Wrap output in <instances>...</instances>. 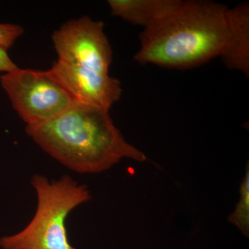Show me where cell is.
<instances>
[{
    "mask_svg": "<svg viewBox=\"0 0 249 249\" xmlns=\"http://www.w3.org/2000/svg\"><path fill=\"white\" fill-rule=\"evenodd\" d=\"M26 132L44 151L77 173H101L124 159L147 160L124 139L109 111L80 103L49 122L27 125Z\"/></svg>",
    "mask_w": 249,
    "mask_h": 249,
    "instance_id": "1",
    "label": "cell"
},
{
    "mask_svg": "<svg viewBox=\"0 0 249 249\" xmlns=\"http://www.w3.org/2000/svg\"><path fill=\"white\" fill-rule=\"evenodd\" d=\"M229 9L213 1L180 0L144 29L134 60L142 65L188 69L220 57L229 35Z\"/></svg>",
    "mask_w": 249,
    "mask_h": 249,
    "instance_id": "2",
    "label": "cell"
},
{
    "mask_svg": "<svg viewBox=\"0 0 249 249\" xmlns=\"http://www.w3.org/2000/svg\"><path fill=\"white\" fill-rule=\"evenodd\" d=\"M31 186L37 197L36 213L27 227L0 238L2 249H74L67 236L66 219L80 205L91 199L88 187L69 175L57 180L35 175Z\"/></svg>",
    "mask_w": 249,
    "mask_h": 249,
    "instance_id": "3",
    "label": "cell"
},
{
    "mask_svg": "<svg viewBox=\"0 0 249 249\" xmlns=\"http://www.w3.org/2000/svg\"><path fill=\"white\" fill-rule=\"evenodd\" d=\"M1 88L27 125L53 120L67 110L73 98L48 71L18 67L0 76Z\"/></svg>",
    "mask_w": 249,
    "mask_h": 249,
    "instance_id": "4",
    "label": "cell"
},
{
    "mask_svg": "<svg viewBox=\"0 0 249 249\" xmlns=\"http://www.w3.org/2000/svg\"><path fill=\"white\" fill-rule=\"evenodd\" d=\"M58 61L109 74L112 51L102 22L88 16L71 19L52 35Z\"/></svg>",
    "mask_w": 249,
    "mask_h": 249,
    "instance_id": "5",
    "label": "cell"
},
{
    "mask_svg": "<svg viewBox=\"0 0 249 249\" xmlns=\"http://www.w3.org/2000/svg\"><path fill=\"white\" fill-rule=\"evenodd\" d=\"M49 71L74 102L109 111L121 98L120 81L109 74L58 60Z\"/></svg>",
    "mask_w": 249,
    "mask_h": 249,
    "instance_id": "6",
    "label": "cell"
},
{
    "mask_svg": "<svg viewBox=\"0 0 249 249\" xmlns=\"http://www.w3.org/2000/svg\"><path fill=\"white\" fill-rule=\"evenodd\" d=\"M229 70L249 75V4L240 3L229 9V35L221 55Z\"/></svg>",
    "mask_w": 249,
    "mask_h": 249,
    "instance_id": "7",
    "label": "cell"
},
{
    "mask_svg": "<svg viewBox=\"0 0 249 249\" xmlns=\"http://www.w3.org/2000/svg\"><path fill=\"white\" fill-rule=\"evenodd\" d=\"M180 0H109L112 16L144 29L168 14Z\"/></svg>",
    "mask_w": 249,
    "mask_h": 249,
    "instance_id": "8",
    "label": "cell"
},
{
    "mask_svg": "<svg viewBox=\"0 0 249 249\" xmlns=\"http://www.w3.org/2000/svg\"><path fill=\"white\" fill-rule=\"evenodd\" d=\"M229 221L238 228L248 237L249 235V166L247 164L246 175L240 186V199Z\"/></svg>",
    "mask_w": 249,
    "mask_h": 249,
    "instance_id": "9",
    "label": "cell"
},
{
    "mask_svg": "<svg viewBox=\"0 0 249 249\" xmlns=\"http://www.w3.org/2000/svg\"><path fill=\"white\" fill-rule=\"evenodd\" d=\"M24 30L18 24L0 23V48L8 50L12 47Z\"/></svg>",
    "mask_w": 249,
    "mask_h": 249,
    "instance_id": "10",
    "label": "cell"
},
{
    "mask_svg": "<svg viewBox=\"0 0 249 249\" xmlns=\"http://www.w3.org/2000/svg\"><path fill=\"white\" fill-rule=\"evenodd\" d=\"M18 68L17 65L10 58L7 50L0 48V73H7Z\"/></svg>",
    "mask_w": 249,
    "mask_h": 249,
    "instance_id": "11",
    "label": "cell"
}]
</instances>
